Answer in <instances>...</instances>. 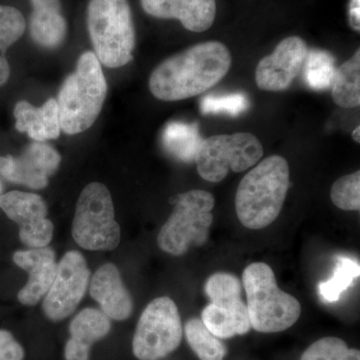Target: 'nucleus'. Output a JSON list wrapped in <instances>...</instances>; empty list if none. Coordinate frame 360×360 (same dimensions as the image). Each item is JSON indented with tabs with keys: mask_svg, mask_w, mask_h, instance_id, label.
Masks as SVG:
<instances>
[{
	"mask_svg": "<svg viewBox=\"0 0 360 360\" xmlns=\"http://www.w3.org/2000/svg\"><path fill=\"white\" fill-rule=\"evenodd\" d=\"M231 56L226 45L207 41L165 59L151 73L149 89L156 98L177 101L200 96L229 72Z\"/></svg>",
	"mask_w": 360,
	"mask_h": 360,
	"instance_id": "1",
	"label": "nucleus"
},
{
	"mask_svg": "<svg viewBox=\"0 0 360 360\" xmlns=\"http://www.w3.org/2000/svg\"><path fill=\"white\" fill-rule=\"evenodd\" d=\"M290 186V167L283 156L271 155L241 179L236 195L239 221L250 229H262L278 217Z\"/></svg>",
	"mask_w": 360,
	"mask_h": 360,
	"instance_id": "2",
	"label": "nucleus"
},
{
	"mask_svg": "<svg viewBox=\"0 0 360 360\" xmlns=\"http://www.w3.org/2000/svg\"><path fill=\"white\" fill-rule=\"evenodd\" d=\"M106 94L108 84L101 63L94 52H84L59 90L56 103L60 129L71 135L91 127L101 115Z\"/></svg>",
	"mask_w": 360,
	"mask_h": 360,
	"instance_id": "3",
	"label": "nucleus"
},
{
	"mask_svg": "<svg viewBox=\"0 0 360 360\" xmlns=\"http://www.w3.org/2000/svg\"><path fill=\"white\" fill-rule=\"evenodd\" d=\"M251 328L262 333H276L295 326L302 305L295 296L278 288L274 270L264 262L248 265L243 274Z\"/></svg>",
	"mask_w": 360,
	"mask_h": 360,
	"instance_id": "4",
	"label": "nucleus"
},
{
	"mask_svg": "<svg viewBox=\"0 0 360 360\" xmlns=\"http://www.w3.org/2000/svg\"><path fill=\"white\" fill-rule=\"evenodd\" d=\"M87 30L99 63L118 68L132 60L135 30L129 0H90Z\"/></svg>",
	"mask_w": 360,
	"mask_h": 360,
	"instance_id": "5",
	"label": "nucleus"
},
{
	"mask_svg": "<svg viewBox=\"0 0 360 360\" xmlns=\"http://www.w3.org/2000/svg\"><path fill=\"white\" fill-rule=\"evenodd\" d=\"M214 203L212 194L201 189L180 194L174 212L158 233L160 250L181 257L191 246L205 245L212 225Z\"/></svg>",
	"mask_w": 360,
	"mask_h": 360,
	"instance_id": "6",
	"label": "nucleus"
},
{
	"mask_svg": "<svg viewBox=\"0 0 360 360\" xmlns=\"http://www.w3.org/2000/svg\"><path fill=\"white\" fill-rule=\"evenodd\" d=\"M72 238L87 250H113L122 238L108 187L92 182L80 193L72 222Z\"/></svg>",
	"mask_w": 360,
	"mask_h": 360,
	"instance_id": "7",
	"label": "nucleus"
},
{
	"mask_svg": "<svg viewBox=\"0 0 360 360\" xmlns=\"http://www.w3.org/2000/svg\"><path fill=\"white\" fill-rule=\"evenodd\" d=\"M264 156V148L255 135H213L202 139L196 153L198 174L206 181L220 182L229 172H243Z\"/></svg>",
	"mask_w": 360,
	"mask_h": 360,
	"instance_id": "8",
	"label": "nucleus"
},
{
	"mask_svg": "<svg viewBox=\"0 0 360 360\" xmlns=\"http://www.w3.org/2000/svg\"><path fill=\"white\" fill-rule=\"evenodd\" d=\"M205 290L212 302L203 309L201 321L212 335L227 340L250 330L248 305L241 297L243 283L238 277L217 272L207 279Z\"/></svg>",
	"mask_w": 360,
	"mask_h": 360,
	"instance_id": "9",
	"label": "nucleus"
},
{
	"mask_svg": "<svg viewBox=\"0 0 360 360\" xmlns=\"http://www.w3.org/2000/svg\"><path fill=\"white\" fill-rule=\"evenodd\" d=\"M182 335L176 304L172 298L161 296L142 312L132 340V352L139 360L165 359L179 347Z\"/></svg>",
	"mask_w": 360,
	"mask_h": 360,
	"instance_id": "10",
	"label": "nucleus"
},
{
	"mask_svg": "<svg viewBox=\"0 0 360 360\" xmlns=\"http://www.w3.org/2000/svg\"><path fill=\"white\" fill-rule=\"evenodd\" d=\"M86 260L77 250L66 253L56 269V277L44 296L42 309L53 321L70 316L82 302L89 283Z\"/></svg>",
	"mask_w": 360,
	"mask_h": 360,
	"instance_id": "11",
	"label": "nucleus"
},
{
	"mask_svg": "<svg viewBox=\"0 0 360 360\" xmlns=\"http://www.w3.org/2000/svg\"><path fill=\"white\" fill-rule=\"evenodd\" d=\"M309 47L298 37L283 39L269 56L258 63L255 70L257 86L264 91L288 89L304 68Z\"/></svg>",
	"mask_w": 360,
	"mask_h": 360,
	"instance_id": "12",
	"label": "nucleus"
},
{
	"mask_svg": "<svg viewBox=\"0 0 360 360\" xmlns=\"http://www.w3.org/2000/svg\"><path fill=\"white\" fill-rule=\"evenodd\" d=\"M61 158L56 149L37 141L30 144L18 158H0V174L7 180L32 189H42L60 165Z\"/></svg>",
	"mask_w": 360,
	"mask_h": 360,
	"instance_id": "13",
	"label": "nucleus"
},
{
	"mask_svg": "<svg viewBox=\"0 0 360 360\" xmlns=\"http://www.w3.org/2000/svg\"><path fill=\"white\" fill-rule=\"evenodd\" d=\"M149 15L177 20L189 32H203L212 27L217 14L215 0H141Z\"/></svg>",
	"mask_w": 360,
	"mask_h": 360,
	"instance_id": "14",
	"label": "nucleus"
},
{
	"mask_svg": "<svg viewBox=\"0 0 360 360\" xmlns=\"http://www.w3.org/2000/svg\"><path fill=\"white\" fill-rule=\"evenodd\" d=\"M13 260L30 274L27 283L18 293V300L25 305L37 304L49 292L56 277V253L47 246L32 248L14 253Z\"/></svg>",
	"mask_w": 360,
	"mask_h": 360,
	"instance_id": "15",
	"label": "nucleus"
},
{
	"mask_svg": "<svg viewBox=\"0 0 360 360\" xmlns=\"http://www.w3.org/2000/svg\"><path fill=\"white\" fill-rule=\"evenodd\" d=\"M90 295L110 319L125 321L132 314L131 296L125 288L115 265L104 264L97 270L90 281Z\"/></svg>",
	"mask_w": 360,
	"mask_h": 360,
	"instance_id": "16",
	"label": "nucleus"
},
{
	"mask_svg": "<svg viewBox=\"0 0 360 360\" xmlns=\"http://www.w3.org/2000/svg\"><path fill=\"white\" fill-rule=\"evenodd\" d=\"M110 319L101 310L85 309L70 326V340L65 348V360H89L90 347L110 333Z\"/></svg>",
	"mask_w": 360,
	"mask_h": 360,
	"instance_id": "17",
	"label": "nucleus"
},
{
	"mask_svg": "<svg viewBox=\"0 0 360 360\" xmlns=\"http://www.w3.org/2000/svg\"><path fill=\"white\" fill-rule=\"evenodd\" d=\"M30 32L33 41L44 49L60 46L68 34V23L60 0H30Z\"/></svg>",
	"mask_w": 360,
	"mask_h": 360,
	"instance_id": "18",
	"label": "nucleus"
},
{
	"mask_svg": "<svg viewBox=\"0 0 360 360\" xmlns=\"http://www.w3.org/2000/svg\"><path fill=\"white\" fill-rule=\"evenodd\" d=\"M14 117L16 129L26 132L34 141L56 139L60 135L56 99H49L41 108H34L27 101H20L14 108Z\"/></svg>",
	"mask_w": 360,
	"mask_h": 360,
	"instance_id": "19",
	"label": "nucleus"
},
{
	"mask_svg": "<svg viewBox=\"0 0 360 360\" xmlns=\"http://www.w3.org/2000/svg\"><path fill=\"white\" fill-rule=\"evenodd\" d=\"M0 208L20 227L46 219L47 206L39 195L22 191H11L0 196Z\"/></svg>",
	"mask_w": 360,
	"mask_h": 360,
	"instance_id": "20",
	"label": "nucleus"
},
{
	"mask_svg": "<svg viewBox=\"0 0 360 360\" xmlns=\"http://www.w3.org/2000/svg\"><path fill=\"white\" fill-rule=\"evenodd\" d=\"M201 141L196 123L172 122L163 130V146L170 155L184 162L194 160Z\"/></svg>",
	"mask_w": 360,
	"mask_h": 360,
	"instance_id": "21",
	"label": "nucleus"
},
{
	"mask_svg": "<svg viewBox=\"0 0 360 360\" xmlns=\"http://www.w3.org/2000/svg\"><path fill=\"white\" fill-rule=\"evenodd\" d=\"M333 99L342 108H354L360 104V51L335 70Z\"/></svg>",
	"mask_w": 360,
	"mask_h": 360,
	"instance_id": "22",
	"label": "nucleus"
},
{
	"mask_svg": "<svg viewBox=\"0 0 360 360\" xmlns=\"http://www.w3.org/2000/svg\"><path fill=\"white\" fill-rule=\"evenodd\" d=\"M25 32V16L15 7L0 4V86L11 75L6 52Z\"/></svg>",
	"mask_w": 360,
	"mask_h": 360,
	"instance_id": "23",
	"label": "nucleus"
},
{
	"mask_svg": "<svg viewBox=\"0 0 360 360\" xmlns=\"http://www.w3.org/2000/svg\"><path fill=\"white\" fill-rule=\"evenodd\" d=\"M189 347L200 360H224L227 348L220 338L212 335L200 319H191L184 326Z\"/></svg>",
	"mask_w": 360,
	"mask_h": 360,
	"instance_id": "24",
	"label": "nucleus"
},
{
	"mask_svg": "<svg viewBox=\"0 0 360 360\" xmlns=\"http://www.w3.org/2000/svg\"><path fill=\"white\" fill-rule=\"evenodd\" d=\"M305 82L310 89H328L335 77V58L328 51H309L304 68Z\"/></svg>",
	"mask_w": 360,
	"mask_h": 360,
	"instance_id": "25",
	"label": "nucleus"
},
{
	"mask_svg": "<svg viewBox=\"0 0 360 360\" xmlns=\"http://www.w3.org/2000/svg\"><path fill=\"white\" fill-rule=\"evenodd\" d=\"M359 262L348 257H338L335 272L331 278L319 284V293L326 302H335L341 293L347 290L355 278L359 276Z\"/></svg>",
	"mask_w": 360,
	"mask_h": 360,
	"instance_id": "26",
	"label": "nucleus"
},
{
	"mask_svg": "<svg viewBox=\"0 0 360 360\" xmlns=\"http://www.w3.org/2000/svg\"><path fill=\"white\" fill-rule=\"evenodd\" d=\"M331 200L338 208L347 212L360 210V172L345 175L331 187Z\"/></svg>",
	"mask_w": 360,
	"mask_h": 360,
	"instance_id": "27",
	"label": "nucleus"
},
{
	"mask_svg": "<svg viewBox=\"0 0 360 360\" xmlns=\"http://www.w3.org/2000/svg\"><path fill=\"white\" fill-rule=\"evenodd\" d=\"M250 108V99L243 94L210 96L201 99L200 110L203 115H227L238 116Z\"/></svg>",
	"mask_w": 360,
	"mask_h": 360,
	"instance_id": "28",
	"label": "nucleus"
},
{
	"mask_svg": "<svg viewBox=\"0 0 360 360\" xmlns=\"http://www.w3.org/2000/svg\"><path fill=\"white\" fill-rule=\"evenodd\" d=\"M348 347L341 338H321L312 343L304 352L300 360H345L347 357Z\"/></svg>",
	"mask_w": 360,
	"mask_h": 360,
	"instance_id": "29",
	"label": "nucleus"
},
{
	"mask_svg": "<svg viewBox=\"0 0 360 360\" xmlns=\"http://www.w3.org/2000/svg\"><path fill=\"white\" fill-rule=\"evenodd\" d=\"M53 236V224L44 219L27 226L20 227V238L30 248H46Z\"/></svg>",
	"mask_w": 360,
	"mask_h": 360,
	"instance_id": "30",
	"label": "nucleus"
},
{
	"mask_svg": "<svg viewBox=\"0 0 360 360\" xmlns=\"http://www.w3.org/2000/svg\"><path fill=\"white\" fill-rule=\"evenodd\" d=\"M25 350L9 331L0 330V360H23Z\"/></svg>",
	"mask_w": 360,
	"mask_h": 360,
	"instance_id": "31",
	"label": "nucleus"
},
{
	"mask_svg": "<svg viewBox=\"0 0 360 360\" xmlns=\"http://www.w3.org/2000/svg\"><path fill=\"white\" fill-rule=\"evenodd\" d=\"M360 0H352L349 4V23L356 32L360 30Z\"/></svg>",
	"mask_w": 360,
	"mask_h": 360,
	"instance_id": "32",
	"label": "nucleus"
},
{
	"mask_svg": "<svg viewBox=\"0 0 360 360\" xmlns=\"http://www.w3.org/2000/svg\"><path fill=\"white\" fill-rule=\"evenodd\" d=\"M345 360H360V352L359 349L348 348L347 357Z\"/></svg>",
	"mask_w": 360,
	"mask_h": 360,
	"instance_id": "33",
	"label": "nucleus"
},
{
	"mask_svg": "<svg viewBox=\"0 0 360 360\" xmlns=\"http://www.w3.org/2000/svg\"><path fill=\"white\" fill-rule=\"evenodd\" d=\"M360 127H357L356 129H354V134H352V137H354V141L360 142Z\"/></svg>",
	"mask_w": 360,
	"mask_h": 360,
	"instance_id": "34",
	"label": "nucleus"
}]
</instances>
